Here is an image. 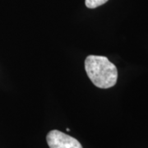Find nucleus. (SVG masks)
I'll use <instances>...</instances> for the list:
<instances>
[{"label": "nucleus", "mask_w": 148, "mask_h": 148, "mask_svg": "<svg viewBox=\"0 0 148 148\" xmlns=\"http://www.w3.org/2000/svg\"><path fill=\"white\" fill-rule=\"evenodd\" d=\"M46 141L49 148H82L76 138L58 130H52L49 132Z\"/></svg>", "instance_id": "2"}, {"label": "nucleus", "mask_w": 148, "mask_h": 148, "mask_svg": "<svg viewBox=\"0 0 148 148\" xmlns=\"http://www.w3.org/2000/svg\"><path fill=\"white\" fill-rule=\"evenodd\" d=\"M85 70L91 82L101 89H108L116 84L118 70L105 56L89 55L85 60Z\"/></svg>", "instance_id": "1"}, {"label": "nucleus", "mask_w": 148, "mask_h": 148, "mask_svg": "<svg viewBox=\"0 0 148 148\" xmlns=\"http://www.w3.org/2000/svg\"><path fill=\"white\" fill-rule=\"evenodd\" d=\"M109 0H86L85 4L88 8H96L97 7L105 4Z\"/></svg>", "instance_id": "3"}]
</instances>
